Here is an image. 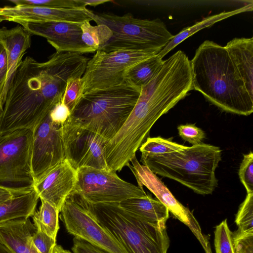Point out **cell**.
<instances>
[{"instance_id": "6da1fadb", "label": "cell", "mask_w": 253, "mask_h": 253, "mask_svg": "<svg viewBox=\"0 0 253 253\" xmlns=\"http://www.w3.org/2000/svg\"><path fill=\"white\" fill-rule=\"evenodd\" d=\"M88 60L74 52H55L43 62L26 57L6 92L0 134L34 130L62 100L68 82L82 77Z\"/></svg>"}, {"instance_id": "7a4b0ae2", "label": "cell", "mask_w": 253, "mask_h": 253, "mask_svg": "<svg viewBox=\"0 0 253 253\" xmlns=\"http://www.w3.org/2000/svg\"><path fill=\"white\" fill-rule=\"evenodd\" d=\"M190 62L177 51L164 60L152 80L141 87L138 99L116 135L105 148L109 169L120 171L136 157L155 122L193 90Z\"/></svg>"}, {"instance_id": "3957f363", "label": "cell", "mask_w": 253, "mask_h": 253, "mask_svg": "<svg viewBox=\"0 0 253 253\" xmlns=\"http://www.w3.org/2000/svg\"><path fill=\"white\" fill-rule=\"evenodd\" d=\"M193 89L224 111L248 116L253 96L247 90L225 46L204 41L190 61Z\"/></svg>"}, {"instance_id": "277c9868", "label": "cell", "mask_w": 253, "mask_h": 253, "mask_svg": "<svg viewBox=\"0 0 253 253\" xmlns=\"http://www.w3.org/2000/svg\"><path fill=\"white\" fill-rule=\"evenodd\" d=\"M141 88L125 82L83 93L68 121L109 141L122 127L140 95Z\"/></svg>"}, {"instance_id": "5b68a950", "label": "cell", "mask_w": 253, "mask_h": 253, "mask_svg": "<svg viewBox=\"0 0 253 253\" xmlns=\"http://www.w3.org/2000/svg\"><path fill=\"white\" fill-rule=\"evenodd\" d=\"M221 160L219 147L201 143L164 154L141 155L140 161L155 174L205 195L212 194L217 186L215 170Z\"/></svg>"}, {"instance_id": "8992f818", "label": "cell", "mask_w": 253, "mask_h": 253, "mask_svg": "<svg viewBox=\"0 0 253 253\" xmlns=\"http://www.w3.org/2000/svg\"><path fill=\"white\" fill-rule=\"evenodd\" d=\"M99 223L127 253H167L169 239L167 227L143 221L121 208L118 203L92 204Z\"/></svg>"}, {"instance_id": "52a82bcc", "label": "cell", "mask_w": 253, "mask_h": 253, "mask_svg": "<svg viewBox=\"0 0 253 253\" xmlns=\"http://www.w3.org/2000/svg\"><path fill=\"white\" fill-rule=\"evenodd\" d=\"M91 17L97 25H105L112 32L111 38L97 50H149L159 53L174 36L159 19H141L130 13L120 16L93 11Z\"/></svg>"}, {"instance_id": "ba28073f", "label": "cell", "mask_w": 253, "mask_h": 253, "mask_svg": "<svg viewBox=\"0 0 253 253\" xmlns=\"http://www.w3.org/2000/svg\"><path fill=\"white\" fill-rule=\"evenodd\" d=\"M60 218L69 233L107 253H127L119 242L98 221L92 204L74 190L60 211Z\"/></svg>"}, {"instance_id": "9c48e42d", "label": "cell", "mask_w": 253, "mask_h": 253, "mask_svg": "<svg viewBox=\"0 0 253 253\" xmlns=\"http://www.w3.org/2000/svg\"><path fill=\"white\" fill-rule=\"evenodd\" d=\"M158 53L157 51L149 50H96L88 60L81 78L82 95L124 83L125 75L128 68Z\"/></svg>"}, {"instance_id": "30bf717a", "label": "cell", "mask_w": 253, "mask_h": 253, "mask_svg": "<svg viewBox=\"0 0 253 253\" xmlns=\"http://www.w3.org/2000/svg\"><path fill=\"white\" fill-rule=\"evenodd\" d=\"M33 130L29 128L0 134V185H8L13 188L33 187Z\"/></svg>"}, {"instance_id": "8fae6325", "label": "cell", "mask_w": 253, "mask_h": 253, "mask_svg": "<svg viewBox=\"0 0 253 253\" xmlns=\"http://www.w3.org/2000/svg\"><path fill=\"white\" fill-rule=\"evenodd\" d=\"M77 170L75 189L91 204L119 203L147 194L143 188L123 180L115 171L89 167Z\"/></svg>"}, {"instance_id": "7c38bea8", "label": "cell", "mask_w": 253, "mask_h": 253, "mask_svg": "<svg viewBox=\"0 0 253 253\" xmlns=\"http://www.w3.org/2000/svg\"><path fill=\"white\" fill-rule=\"evenodd\" d=\"M65 158L76 169L82 167L109 169L105 159L108 141L97 133L72 124L63 125Z\"/></svg>"}, {"instance_id": "4fadbf2b", "label": "cell", "mask_w": 253, "mask_h": 253, "mask_svg": "<svg viewBox=\"0 0 253 253\" xmlns=\"http://www.w3.org/2000/svg\"><path fill=\"white\" fill-rule=\"evenodd\" d=\"M65 159L63 125L52 123L49 114L33 130L31 168L34 183Z\"/></svg>"}, {"instance_id": "5bb4252c", "label": "cell", "mask_w": 253, "mask_h": 253, "mask_svg": "<svg viewBox=\"0 0 253 253\" xmlns=\"http://www.w3.org/2000/svg\"><path fill=\"white\" fill-rule=\"evenodd\" d=\"M128 167L133 174L138 186L148 189L157 199L165 205L176 218L187 225L198 237L204 247L207 242L201 235L198 223L188 209L177 200L167 187L147 167L141 165L136 157L131 161Z\"/></svg>"}, {"instance_id": "9a60e30c", "label": "cell", "mask_w": 253, "mask_h": 253, "mask_svg": "<svg viewBox=\"0 0 253 253\" xmlns=\"http://www.w3.org/2000/svg\"><path fill=\"white\" fill-rule=\"evenodd\" d=\"M17 23L32 35L45 38L57 53L74 52L82 54L96 51L83 42L82 23L59 21H20Z\"/></svg>"}, {"instance_id": "2e32d148", "label": "cell", "mask_w": 253, "mask_h": 253, "mask_svg": "<svg viewBox=\"0 0 253 253\" xmlns=\"http://www.w3.org/2000/svg\"><path fill=\"white\" fill-rule=\"evenodd\" d=\"M77 181V169L65 159L46 172L33 187L41 200L48 202L60 212Z\"/></svg>"}, {"instance_id": "e0dca14e", "label": "cell", "mask_w": 253, "mask_h": 253, "mask_svg": "<svg viewBox=\"0 0 253 253\" xmlns=\"http://www.w3.org/2000/svg\"><path fill=\"white\" fill-rule=\"evenodd\" d=\"M59 21L83 23L91 21L86 8L57 9L36 6L0 7V22Z\"/></svg>"}, {"instance_id": "ac0fdd59", "label": "cell", "mask_w": 253, "mask_h": 253, "mask_svg": "<svg viewBox=\"0 0 253 253\" xmlns=\"http://www.w3.org/2000/svg\"><path fill=\"white\" fill-rule=\"evenodd\" d=\"M36 228L29 218H17L0 223V243L13 253H39L32 243Z\"/></svg>"}, {"instance_id": "d6986e66", "label": "cell", "mask_w": 253, "mask_h": 253, "mask_svg": "<svg viewBox=\"0 0 253 253\" xmlns=\"http://www.w3.org/2000/svg\"><path fill=\"white\" fill-rule=\"evenodd\" d=\"M32 35L22 26L7 29H0V41L3 44L7 53L8 70L3 95L4 103L6 92L9 83L16 70L21 64L26 50L31 45Z\"/></svg>"}, {"instance_id": "ffe728a7", "label": "cell", "mask_w": 253, "mask_h": 253, "mask_svg": "<svg viewBox=\"0 0 253 253\" xmlns=\"http://www.w3.org/2000/svg\"><path fill=\"white\" fill-rule=\"evenodd\" d=\"M119 206L133 216L162 228L166 227L169 211L151 195L127 199L118 203Z\"/></svg>"}, {"instance_id": "44dd1931", "label": "cell", "mask_w": 253, "mask_h": 253, "mask_svg": "<svg viewBox=\"0 0 253 253\" xmlns=\"http://www.w3.org/2000/svg\"><path fill=\"white\" fill-rule=\"evenodd\" d=\"M225 47L247 90L253 96V38H234Z\"/></svg>"}, {"instance_id": "7402d4cb", "label": "cell", "mask_w": 253, "mask_h": 253, "mask_svg": "<svg viewBox=\"0 0 253 253\" xmlns=\"http://www.w3.org/2000/svg\"><path fill=\"white\" fill-rule=\"evenodd\" d=\"M39 199L33 187L0 204V223L17 218L32 217L36 211Z\"/></svg>"}, {"instance_id": "603a6c76", "label": "cell", "mask_w": 253, "mask_h": 253, "mask_svg": "<svg viewBox=\"0 0 253 253\" xmlns=\"http://www.w3.org/2000/svg\"><path fill=\"white\" fill-rule=\"evenodd\" d=\"M252 9L253 3H251L232 11L227 12L224 11L218 14L208 16L202 21L196 23L193 26L184 28L177 34L173 36L172 39L157 55L160 58L163 59L166 54L178 44L198 31L204 28L210 27L214 23L232 16L242 12L252 11Z\"/></svg>"}, {"instance_id": "cb8c5ba5", "label": "cell", "mask_w": 253, "mask_h": 253, "mask_svg": "<svg viewBox=\"0 0 253 253\" xmlns=\"http://www.w3.org/2000/svg\"><path fill=\"white\" fill-rule=\"evenodd\" d=\"M163 63L157 54L139 62L126 70L125 81L141 88L152 80Z\"/></svg>"}, {"instance_id": "d4e9b609", "label": "cell", "mask_w": 253, "mask_h": 253, "mask_svg": "<svg viewBox=\"0 0 253 253\" xmlns=\"http://www.w3.org/2000/svg\"><path fill=\"white\" fill-rule=\"evenodd\" d=\"M41 201L39 210L32 216L36 229L56 240L59 229V211L48 202Z\"/></svg>"}, {"instance_id": "484cf974", "label": "cell", "mask_w": 253, "mask_h": 253, "mask_svg": "<svg viewBox=\"0 0 253 253\" xmlns=\"http://www.w3.org/2000/svg\"><path fill=\"white\" fill-rule=\"evenodd\" d=\"M81 29L84 43L96 51L112 36V31L107 26L103 24L92 26L89 21L84 22L81 25Z\"/></svg>"}, {"instance_id": "4316f807", "label": "cell", "mask_w": 253, "mask_h": 253, "mask_svg": "<svg viewBox=\"0 0 253 253\" xmlns=\"http://www.w3.org/2000/svg\"><path fill=\"white\" fill-rule=\"evenodd\" d=\"M185 146L161 137H147L139 148L141 155H159L183 149Z\"/></svg>"}, {"instance_id": "83f0119b", "label": "cell", "mask_w": 253, "mask_h": 253, "mask_svg": "<svg viewBox=\"0 0 253 253\" xmlns=\"http://www.w3.org/2000/svg\"><path fill=\"white\" fill-rule=\"evenodd\" d=\"M239 234L253 233V193H247L240 205L235 218Z\"/></svg>"}, {"instance_id": "f1b7e54d", "label": "cell", "mask_w": 253, "mask_h": 253, "mask_svg": "<svg viewBox=\"0 0 253 253\" xmlns=\"http://www.w3.org/2000/svg\"><path fill=\"white\" fill-rule=\"evenodd\" d=\"M214 243L216 253H235L234 235L226 219L215 227Z\"/></svg>"}, {"instance_id": "f546056e", "label": "cell", "mask_w": 253, "mask_h": 253, "mask_svg": "<svg viewBox=\"0 0 253 253\" xmlns=\"http://www.w3.org/2000/svg\"><path fill=\"white\" fill-rule=\"evenodd\" d=\"M16 6H36L57 9L84 8L80 0H9Z\"/></svg>"}, {"instance_id": "4dcf8cb0", "label": "cell", "mask_w": 253, "mask_h": 253, "mask_svg": "<svg viewBox=\"0 0 253 253\" xmlns=\"http://www.w3.org/2000/svg\"><path fill=\"white\" fill-rule=\"evenodd\" d=\"M238 174L247 193H253V153L252 151L244 155Z\"/></svg>"}, {"instance_id": "1f68e13d", "label": "cell", "mask_w": 253, "mask_h": 253, "mask_svg": "<svg viewBox=\"0 0 253 253\" xmlns=\"http://www.w3.org/2000/svg\"><path fill=\"white\" fill-rule=\"evenodd\" d=\"M81 78H73L68 82L62 100L71 113L82 95Z\"/></svg>"}, {"instance_id": "d6a6232c", "label": "cell", "mask_w": 253, "mask_h": 253, "mask_svg": "<svg viewBox=\"0 0 253 253\" xmlns=\"http://www.w3.org/2000/svg\"><path fill=\"white\" fill-rule=\"evenodd\" d=\"M177 130L180 137L192 145L201 143L206 137L205 132L194 124L179 125Z\"/></svg>"}, {"instance_id": "836d02e7", "label": "cell", "mask_w": 253, "mask_h": 253, "mask_svg": "<svg viewBox=\"0 0 253 253\" xmlns=\"http://www.w3.org/2000/svg\"><path fill=\"white\" fill-rule=\"evenodd\" d=\"M56 240L36 230L32 236V245L39 253H53Z\"/></svg>"}, {"instance_id": "e575fe53", "label": "cell", "mask_w": 253, "mask_h": 253, "mask_svg": "<svg viewBox=\"0 0 253 253\" xmlns=\"http://www.w3.org/2000/svg\"><path fill=\"white\" fill-rule=\"evenodd\" d=\"M233 235L235 253H253V233Z\"/></svg>"}, {"instance_id": "d590c367", "label": "cell", "mask_w": 253, "mask_h": 253, "mask_svg": "<svg viewBox=\"0 0 253 253\" xmlns=\"http://www.w3.org/2000/svg\"><path fill=\"white\" fill-rule=\"evenodd\" d=\"M71 112L67 106L61 101L57 103L49 113L52 123L64 125L69 119Z\"/></svg>"}, {"instance_id": "8d00e7d4", "label": "cell", "mask_w": 253, "mask_h": 253, "mask_svg": "<svg viewBox=\"0 0 253 253\" xmlns=\"http://www.w3.org/2000/svg\"><path fill=\"white\" fill-rule=\"evenodd\" d=\"M8 70V60L5 48L0 41V97L3 102V95ZM4 103V102H3Z\"/></svg>"}, {"instance_id": "74e56055", "label": "cell", "mask_w": 253, "mask_h": 253, "mask_svg": "<svg viewBox=\"0 0 253 253\" xmlns=\"http://www.w3.org/2000/svg\"><path fill=\"white\" fill-rule=\"evenodd\" d=\"M72 250L73 253H107L104 250L77 237L73 239Z\"/></svg>"}, {"instance_id": "f35d334b", "label": "cell", "mask_w": 253, "mask_h": 253, "mask_svg": "<svg viewBox=\"0 0 253 253\" xmlns=\"http://www.w3.org/2000/svg\"><path fill=\"white\" fill-rule=\"evenodd\" d=\"M32 188L33 187L13 188L0 185V204L10 200L17 195L26 193Z\"/></svg>"}, {"instance_id": "ab89813d", "label": "cell", "mask_w": 253, "mask_h": 253, "mask_svg": "<svg viewBox=\"0 0 253 253\" xmlns=\"http://www.w3.org/2000/svg\"><path fill=\"white\" fill-rule=\"evenodd\" d=\"M83 7H86L87 5L96 6L104 4L106 2H112L111 0H80Z\"/></svg>"}, {"instance_id": "60d3db41", "label": "cell", "mask_w": 253, "mask_h": 253, "mask_svg": "<svg viewBox=\"0 0 253 253\" xmlns=\"http://www.w3.org/2000/svg\"><path fill=\"white\" fill-rule=\"evenodd\" d=\"M53 253H72L68 250H66L63 248L60 245H56L54 247Z\"/></svg>"}, {"instance_id": "b9f144b4", "label": "cell", "mask_w": 253, "mask_h": 253, "mask_svg": "<svg viewBox=\"0 0 253 253\" xmlns=\"http://www.w3.org/2000/svg\"><path fill=\"white\" fill-rule=\"evenodd\" d=\"M0 253H13L5 246L0 243Z\"/></svg>"}, {"instance_id": "7bdbcfd3", "label": "cell", "mask_w": 253, "mask_h": 253, "mask_svg": "<svg viewBox=\"0 0 253 253\" xmlns=\"http://www.w3.org/2000/svg\"><path fill=\"white\" fill-rule=\"evenodd\" d=\"M3 102L1 98V97H0V122L1 121L3 112Z\"/></svg>"}]
</instances>
